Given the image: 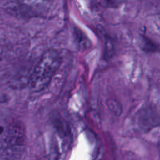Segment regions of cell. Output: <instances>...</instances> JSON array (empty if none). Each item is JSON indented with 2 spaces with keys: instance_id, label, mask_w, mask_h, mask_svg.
Instances as JSON below:
<instances>
[{
  "instance_id": "6da1fadb",
  "label": "cell",
  "mask_w": 160,
  "mask_h": 160,
  "mask_svg": "<svg viewBox=\"0 0 160 160\" xmlns=\"http://www.w3.org/2000/svg\"><path fill=\"white\" fill-rule=\"evenodd\" d=\"M27 135L25 125L20 120H14L2 128L0 154L2 160H20L25 152Z\"/></svg>"
},
{
  "instance_id": "7a4b0ae2",
  "label": "cell",
  "mask_w": 160,
  "mask_h": 160,
  "mask_svg": "<svg viewBox=\"0 0 160 160\" xmlns=\"http://www.w3.org/2000/svg\"><path fill=\"white\" fill-rule=\"evenodd\" d=\"M62 56L56 49L46 50L34 67L30 78V88L34 93L45 90L51 82L53 76L59 68Z\"/></svg>"
},
{
  "instance_id": "3957f363",
  "label": "cell",
  "mask_w": 160,
  "mask_h": 160,
  "mask_svg": "<svg viewBox=\"0 0 160 160\" xmlns=\"http://www.w3.org/2000/svg\"><path fill=\"white\" fill-rule=\"evenodd\" d=\"M2 6L3 9L14 17H36L38 14L37 11L34 10L32 6L28 5L23 2L8 1L2 2Z\"/></svg>"
},
{
  "instance_id": "277c9868",
  "label": "cell",
  "mask_w": 160,
  "mask_h": 160,
  "mask_svg": "<svg viewBox=\"0 0 160 160\" xmlns=\"http://www.w3.org/2000/svg\"><path fill=\"white\" fill-rule=\"evenodd\" d=\"M107 106L111 112L116 116H120L122 112H123V108H122L121 104L117 100L114 98H109L107 101Z\"/></svg>"
},
{
  "instance_id": "5b68a950",
  "label": "cell",
  "mask_w": 160,
  "mask_h": 160,
  "mask_svg": "<svg viewBox=\"0 0 160 160\" xmlns=\"http://www.w3.org/2000/svg\"><path fill=\"white\" fill-rule=\"evenodd\" d=\"M142 45L143 51L148 52H153L158 50V47L156 43H154L151 39L148 38L146 36H143L142 38Z\"/></svg>"
}]
</instances>
